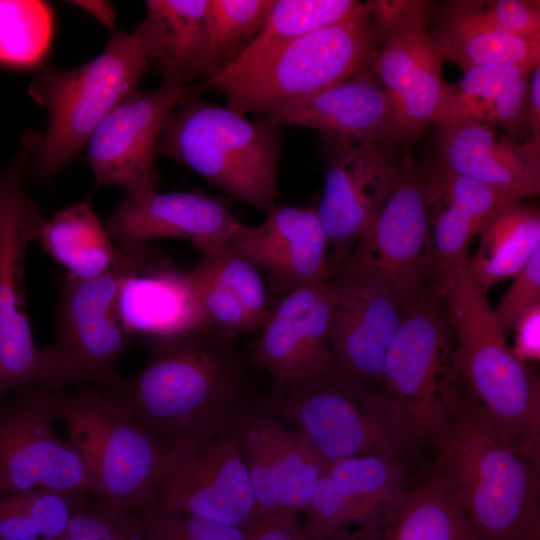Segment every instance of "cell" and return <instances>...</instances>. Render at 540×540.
<instances>
[{"mask_svg": "<svg viewBox=\"0 0 540 540\" xmlns=\"http://www.w3.org/2000/svg\"><path fill=\"white\" fill-rule=\"evenodd\" d=\"M380 47L368 5L315 30L248 68L201 83L216 89L240 115L266 113L352 77L372 63Z\"/></svg>", "mask_w": 540, "mask_h": 540, "instance_id": "cell-5", "label": "cell"}, {"mask_svg": "<svg viewBox=\"0 0 540 540\" xmlns=\"http://www.w3.org/2000/svg\"><path fill=\"white\" fill-rule=\"evenodd\" d=\"M429 33L443 61L464 71L491 64H518L533 69L540 65V38L522 37L486 28L441 11Z\"/></svg>", "mask_w": 540, "mask_h": 540, "instance_id": "cell-33", "label": "cell"}, {"mask_svg": "<svg viewBox=\"0 0 540 540\" xmlns=\"http://www.w3.org/2000/svg\"><path fill=\"white\" fill-rule=\"evenodd\" d=\"M274 0H208L201 77L232 66L262 30Z\"/></svg>", "mask_w": 540, "mask_h": 540, "instance_id": "cell-35", "label": "cell"}, {"mask_svg": "<svg viewBox=\"0 0 540 540\" xmlns=\"http://www.w3.org/2000/svg\"><path fill=\"white\" fill-rule=\"evenodd\" d=\"M167 261L165 252L147 243L123 249L118 262L98 277L79 280L64 274L58 278L57 336L45 348L56 391L70 383L105 389L119 381L122 375L115 364L134 345L116 311L121 283Z\"/></svg>", "mask_w": 540, "mask_h": 540, "instance_id": "cell-8", "label": "cell"}, {"mask_svg": "<svg viewBox=\"0 0 540 540\" xmlns=\"http://www.w3.org/2000/svg\"><path fill=\"white\" fill-rule=\"evenodd\" d=\"M146 7L132 35L162 83L186 86L201 77L208 0H149Z\"/></svg>", "mask_w": 540, "mask_h": 540, "instance_id": "cell-28", "label": "cell"}, {"mask_svg": "<svg viewBox=\"0 0 540 540\" xmlns=\"http://www.w3.org/2000/svg\"><path fill=\"white\" fill-rule=\"evenodd\" d=\"M468 258L433 285L458 336L457 369L513 446L540 465L539 377L508 347L506 332L471 273Z\"/></svg>", "mask_w": 540, "mask_h": 540, "instance_id": "cell-3", "label": "cell"}, {"mask_svg": "<svg viewBox=\"0 0 540 540\" xmlns=\"http://www.w3.org/2000/svg\"><path fill=\"white\" fill-rule=\"evenodd\" d=\"M90 495L75 509L65 532L54 540H147L139 512Z\"/></svg>", "mask_w": 540, "mask_h": 540, "instance_id": "cell-39", "label": "cell"}, {"mask_svg": "<svg viewBox=\"0 0 540 540\" xmlns=\"http://www.w3.org/2000/svg\"><path fill=\"white\" fill-rule=\"evenodd\" d=\"M155 493L166 511L243 529L257 521L247 468L228 430L163 456Z\"/></svg>", "mask_w": 540, "mask_h": 540, "instance_id": "cell-14", "label": "cell"}, {"mask_svg": "<svg viewBox=\"0 0 540 540\" xmlns=\"http://www.w3.org/2000/svg\"><path fill=\"white\" fill-rule=\"evenodd\" d=\"M150 64L132 34L115 31L92 61L70 70H38L28 93L48 111L49 123L27 172L51 182L121 98L136 89Z\"/></svg>", "mask_w": 540, "mask_h": 540, "instance_id": "cell-6", "label": "cell"}, {"mask_svg": "<svg viewBox=\"0 0 540 540\" xmlns=\"http://www.w3.org/2000/svg\"><path fill=\"white\" fill-rule=\"evenodd\" d=\"M531 70L518 64H491L465 71L452 84L455 121L470 119L527 141ZM454 122V121H453Z\"/></svg>", "mask_w": 540, "mask_h": 540, "instance_id": "cell-30", "label": "cell"}, {"mask_svg": "<svg viewBox=\"0 0 540 540\" xmlns=\"http://www.w3.org/2000/svg\"><path fill=\"white\" fill-rule=\"evenodd\" d=\"M202 87L161 83L123 96L95 128L85 160L98 185H119L127 198L156 191V144L165 117Z\"/></svg>", "mask_w": 540, "mask_h": 540, "instance_id": "cell-16", "label": "cell"}, {"mask_svg": "<svg viewBox=\"0 0 540 540\" xmlns=\"http://www.w3.org/2000/svg\"><path fill=\"white\" fill-rule=\"evenodd\" d=\"M300 513L283 510L257 520L250 529V540H326L308 528Z\"/></svg>", "mask_w": 540, "mask_h": 540, "instance_id": "cell-44", "label": "cell"}, {"mask_svg": "<svg viewBox=\"0 0 540 540\" xmlns=\"http://www.w3.org/2000/svg\"><path fill=\"white\" fill-rule=\"evenodd\" d=\"M116 311L125 331L148 343L213 327L190 272L170 261L125 278Z\"/></svg>", "mask_w": 540, "mask_h": 540, "instance_id": "cell-26", "label": "cell"}, {"mask_svg": "<svg viewBox=\"0 0 540 540\" xmlns=\"http://www.w3.org/2000/svg\"><path fill=\"white\" fill-rule=\"evenodd\" d=\"M139 514L147 540H250V529L166 511L158 503Z\"/></svg>", "mask_w": 540, "mask_h": 540, "instance_id": "cell-41", "label": "cell"}, {"mask_svg": "<svg viewBox=\"0 0 540 540\" xmlns=\"http://www.w3.org/2000/svg\"><path fill=\"white\" fill-rule=\"evenodd\" d=\"M435 160L459 175L522 200L540 193V142H519L498 129L461 119L436 125Z\"/></svg>", "mask_w": 540, "mask_h": 540, "instance_id": "cell-24", "label": "cell"}, {"mask_svg": "<svg viewBox=\"0 0 540 540\" xmlns=\"http://www.w3.org/2000/svg\"><path fill=\"white\" fill-rule=\"evenodd\" d=\"M513 355L521 362L540 359V304L526 311L515 325Z\"/></svg>", "mask_w": 540, "mask_h": 540, "instance_id": "cell-45", "label": "cell"}, {"mask_svg": "<svg viewBox=\"0 0 540 540\" xmlns=\"http://www.w3.org/2000/svg\"><path fill=\"white\" fill-rule=\"evenodd\" d=\"M327 263L336 295L330 335L332 374L378 385L406 304L381 279L355 263L349 253L327 258Z\"/></svg>", "mask_w": 540, "mask_h": 540, "instance_id": "cell-15", "label": "cell"}, {"mask_svg": "<svg viewBox=\"0 0 540 540\" xmlns=\"http://www.w3.org/2000/svg\"><path fill=\"white\" fill-rule=\"evenodd\" d=\"M443 62L426 29L406 31L379 49L371 68L389 97L401 140L416 138L430 124L455 121L452 85L443 79Z\"/></svg>", "mask_w": 540, "mask_h": 540, "instance_id": "cell-20", "label": "cell"}, {"mask_svg": "<svg viewBox=\"0 0 540 540\" xmlns=\"http://www.w3.org/2000/svg\"><path fill=\"white\" fill-rule=\"evenodd\" d=\"M40 135L28 132L0 174V401L10 391L44 385L54 391L45 349L33 340L25 299V255L47 221L27 193L23 176Z\"/></svg>", "mask_w": 540, "mask_h": 540, "instance_id": "cell-9", "label": "cell"}, {"mask_svg": "<svg viewBox=\"0 0 540 540\" xmlns=\"http://www.w3.org/2000/svg\"><path fill=\"white\" fill-rule=\"evenodd\" d=\"M194 247L201 258L193 270L240 303L260 328L270 310L259 269L231 240Z\"/></svg>", "mask_w": 540, "mask_h": 540, "instance_id": "cell-37", "label": "cell"}, {"mask_svg": "<svg viewBox=\"0 0 540 540\" xmlns=\"http://www.w3.org/2000/svg\"><path fill=\"white\" fill-rule=\"evenodd\" d=\"M332 540H476L446 484L431 475L389 508Z\"/></svg>", "mask_w": 540, "mask_h": 540, "instance_id": "cell-29", "label": "cell"}, {"mask_svg": "<svg viewBox=\"0 0 540 540\" xmlns=\"http://www.w3.org/2000/svg\"><path fill=\"white\" fill-rule=\"evenodd\" d=\"M507 34L540 38V2L531 0H454L439 10Z\"/></svg>", "mask_w": 540, "mask_h": 540, "instance_id": "cell-40", "label": "cell"}, {"mask_svg": "<svg viewBox=\"0 0 540 540\" xmlns=\"http://www.w3.org/2000/svg\"><path fill=\"white\" fill-rule=\"evenodd\" d=\"M321 147L326 170L316 211L332 246L327 257L338 259L351 251L387 199L398 179L400 162L371 143L348 144L323 137Z\"/></svg>", "mask_w": 540, "mask_h": 540, "instance_id": "cell-19", "label": "cell"}, {"mask_svg": "<svg viewBox=\"0 0 540 540\" xmlns=\"http://www.w3.org/2000/svg\"><path fill=\"white\" fill-rule=\"evenodd\" d=\"M236 338L206 327L149 342L150 359L139 373L98 390L163 456L206 441L261 400L254 399L253 367Z\"/></svg>", "mask_w": 540, "mask_h": 540, "instance_id": "cell-1", "label": "cell"}, {"mask_svg": "<svg viewBox=\"0 0 540 540\" xmlns=\"http://www.w3.org/2000/svg\"><path fill=\"white\" fill-rule=\"evenodd\" d=\"M78 504L75 494L41 488L0 495V540H54Z\"/></svg>", "mask_w": 540, "mask_h": 540, "instance_id": "cell-36", "label": "cell"}, {"mask_svg": "<svg viewBox=\"0 0 540 540\" xmlns=\"http://www.w3.org/2000/svg\"><path fill=\"white\" fill-rule=\"evenodd\" d=\"M349 257L381 279L405 304L432 279L430 164L406 157L398 179Z\"/></svg>", "mask_w": 540, "mask_h": 540, "instance_id": "cell-13", "label": "cell"}, {"mask_svg": "<svg viewBox=\"0 0 540 540\" xmlns=\"http://www.w3.org/2000/svg\"><path fill=\"white\" fill-rule=\"evenodd\" d=\"M76 6L91 14L108 28L115 25V13L110 2L99 0L72 1Z\"/></svg>", "mask_w": 540, "mask_h": 540, "instance_id": "cell-47", "label": "cell"}, {"mask_svg": "<svg viewBox=\"0 0 540 540\" xmlns=\"http://www.w3.org/2000/svg\"><path fill=\"white\" fill-rule=\"evenodd\" d=\"M540 304V246L514 276V280L500 301L495 315L505 332L514 330L521 316Z\"/></svg>", "mask_w": 540, "mask_h": 540, "instance_id": "cell-43", "label": "cell"}, {"mask_svg": "<svg viewBox=\"0 0 540 540\" xmlns=\"http://www.w3.org/2000/svg\"><path fill=\"white\" fill-rule=\"evenodd\" d=\"M63 420L83 452L99 496L135 512L157 503L155 482L163 455L153 439L98 390L54 391Z\"/></svg>", "mask_w": 540, "mask_h": 540, "instance_id": "cell-11", "label": "cell"}, {"mask_svg": "<svg viewBox=\"0 0 540 540\" xmlns=\"http://www.w3.org/2000/svg\"><path fill=\"white\" fill-rule=\"evenodd\" d=\"M479 235V250L468 258V266L487 292L495 283L515 276L540 246L539 208L512 200L487 222Z\"/></svg>", "mask_w": 540, "mask_h": 540, "instance_id": "cell-32", "label": "cell"}, {"mask_svg": "<svg viewBox=\"0 0 540 540\" xmlns=\"http://www.w3.org/2000/svg\"><path fill=\"white\" fill-rule=\"evenodd\" d=\"M237 442L253 490L257 520L303 512L328 463L300 430H290L259 403L227 429Z\"/></svg>", "mask_w": 540, "mask_h": 540, "instance_id": "cell-18", "label": "cell"}, {"mask_svg": "<svg viewBox=\"0 0 540 540\" xmlns=\"http://www.w3.org/2000/svg\"><path fill=\"white\" fill-rule=\"evenodd\" d=\"M434 443L432 474L457 498L476 540H540V465L470 392Z\"/></svg>", "mask_w": 540, "mask_h": 540, "instance_id": "cell-2", "label": "cell"}, {"mask_svg": "<svg viewBox=\"0 0 540 540\" xmlns=\"http://www.w3.org/2000/svg\"><path fill=\"white\" fill-rule=\"evenodd\" d=\"M280 131L263 116L249 120L193 95L165 117L156 155L192 169L211 186L267 214L280 195Z\"/></svg>", "mask_w": 540, "mask_h": 540, "instance_id": "cell-4", "label": "cell"}, {"mask_svg": "<svg viewBox=\"0 0 540 540\" xmlns=\"http://www.w3.org/2000/svg\"><path fill=\"white\" fill-rule=\"evenodd\" d=\"M259 405L295 423L327 463L372 454L402 459L420 442L380 388L334 374L272 391Z\"/></svg>", "mask_w": 540, "mask_h": 540, "instance_id": "cell-7", "label": "cell"}, {"mask_svg": "<svg viewBox=\"0 0 540 540\" xmlns=\"http://www.w3.org/2000/svg\"><path fill=\"white\" fill-rule=\"evenodd\" d=\"M528 121L529 139L540 142V65L532 70L529 78Z\"/></svg>", "mask_w": 540, "mask_h": 540, "instance_id": "cell-46", "label": "cell"}, {"mask_svg": "<svg viewBox=\"0 0 540 540\" xmlns=\"http://www.w3.org/2000/svg\"><path fill=\"white\" fill-rule=\"evenodd\" d=\"M336 303L330 281L286 292L261 325L249 356L256 371L268 373L281 391L331 375V324Z\"/></svg>", "mask_w": 540, "mask_h": 540, "instance_id": "cell-17", "label": "cell"}, {"mask_svg": "<svg viewBox=\"0 0 540 540\" xmlns=\"http://www.w3.org/2000/svg\"><path fill=\"white\" fill-rule=\"evenodd\" d=\"M366 4L380 48L406 31L425 29L433 6L423 0H369Z\"/></svg>", "mask_w": 540, "mask_h": 540, "instance_id": "cell-42", "label": "cell"}, {"mask_svg": "<svg viewBox=\"0 0 540 540\" xmlns=\"http://www.w3.org/2000/svg\"><path fill=\"white\" fill-rule=\"evenodd\" d=\"M50 5L39 0H0V63L35 66L45 56L52 38Z\"/></svg>", "mask_w": 540, "mask_h": 540, "instance_id": "cell-38", "label": "cell"}, {"mask_svg": "<svg viewBox=\"0 0 540 540\" xmlns=\"http://www.w3.org/2000/svg\"><path fill=\"white\" fill-rule=\"evenodd\" d=\"M121 249L160 238H180L193 246L231 240L242 224L229 199L200 192H151L125 198L103 221Z\"/></svg>", "mask_w": 540, "mask_h": 540, "instance_id": "cell-23", "label": "cell"}, {"mask_svg": "<svg viewBox=\"0 0 540 540\" xmlns=\"http://www.w3.org/2000/svg\"><path fill=\"white\" fill-rule=\"evenodd\" d=\"M402 459L363 455L328 463L303 513L308 528L331 540L393 505L407 490Z\"/></svg>", "mask_w": 540, "mask_h": 540, "instance_id": "cell-21", "label": "cell"}, {"mask_svg": "<svg viewBox=\"0 0 540 540\" xmlns=\"http://www.w3.org/2000/svg\"><path fill=\"white\" fill-rule=\"evenodd\" d=\"M231 241L258 269L269 272L284 293L329 281V243L312 206L277 205L261 223L241 224Z\"/></svg>", "mask_w": 540, "mask_h": 540, "instance_id": "cell-25", "label": "cell"}, {"mask_svg": "<svg viewBox=\"0 0 540 540\" xmlns=\"http://www.w3.org/2000/svg\"><path fill=\"white\" fill-rule=\"evenodd\" d=\"M362 5L356 0H274L260 33L240 58L218 75L242 71L293 41L346 19Z\"/></svg>", "mask_w": 540, "mask_h": 540, "instance_id": "cell-34", "label": "cell"}, {"mask_svg": "<svg viewBox=\"0 0 540 540\" xmlns=\"http://www.w3.org/2000/svg\"><path fill=\"white\" fill-rule=\"evenodd\" d=\"M263 117L279 126L312 128L343 143H371L383 151L401 140L389 97L372 68Z\"/></svg>", "mask_w": 540, "mask_h": 540, "instance_id": "cell-22", "label": "cell"}, {"mask_svg": "<svg viewBox=\"0 0 540 540\" xmlns=\"http://www.w3.org/2000/svg\"><path fill=\"white\" fill-rule=\"evenodd\" d=\"M430 164V227L434 284L464 261L469 244L513 199L459 175L433 159Z\"/></svg>", "mask_w": 540, "mask_h": 540, "instance_id": "cell-27", "label": "cell"}, {"mask_svg": "<svg viewBox=\"0 0 540 540\" xmlns=\"http://www.w3.org/2000/svg\"><path fill=\"white\" fill-rule=\"evenodd\" d=\"M54 420L47 386L20 388L0 401V495L41 488L99 496L83 452L56 435Z\"/></svg>", "mask_w": 540, "mask_h": 540, "instance_id": "cell-12", "label": "cell"}, {"mask_svg": "<svg viewBox=\"0 0 540 540\" xmlns=\"http://www.w3.org/2000/svg\"><path fill=\"white\" fill-rule=\"evenodd\" d=\"M38 242L47 254L79 280L98 277L121 258L103 222L92 208L91 197L68 206L47 220Z\"/></svg>", "mask_w": 540, "mask_h": 540, "instance_id": "cell-31", "label": "cell"}, {"mask_svg": "<svg viewBox=\"0 0 540 540\" xmlns=\"http://www.w3.org/2000/svg\"><path fill=\"white\" fill-rule=\"evenodd\" d=\"M444 317L434 293L426 291L406 304L378 384L420 442L436 441L463 395Z\"/></svg>", "mask_w": 540, "mask_h": 540, "instance_id": "cell-10", "label": "cell"}]
</instances>
